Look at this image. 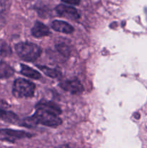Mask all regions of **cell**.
I'll return each instance as SVG.
<instances>
[{
	"mask_svg": "<svg viewBox=\"0 0 147 148\" xmlns=\"http://www.w3.org/2000/svg\"><path fill=\"white\" fill-rule=\"evenodd\" d=\"M62 121L59 115L50 110L37 108L35 114L33 116L25 118L20 123V126L32 128L37 124H43L50 127H57L61 124Z\"/></svg>",
	"mask_w": 147,
	"mask_h": 148,
	"instance_id": "6da1fadb",
	"label": "cell"
},
{
	"mask_svg": "<svg viewBox=\"0 0 147 148\" xmlns=\"http://www.w3.org/2000/svg\"><path fill=\"white\" fill-rule=\"evenodd\" d=\"M35 90V85L25 79L19 78L14 82L12 93L16 98H31Z\"/></svg>",
	"mask_w": 147,
	"mask_h": 148,
	"instance_id": "3957f363",
	"label": "cell"
},
{
	"mask_svg": "<svg viewBox=\"0 0 147 148\" xmlns=\"http://www.w3.org/2000/svg\"><path fill=\"white\" fill-rule=\"evenodd\" d=\"M51 27L56 31L66 34H70L74 31V27L70 24L61 20H54L52 22Z\"/></svg>",
	"mask_w": 147,
	"mask_h": 148,
	"instance_id": "9c48e42d",
	"label": "cell"
},
{
	"mask_svg": "<svg viewBox=\"0 0 147 148\" xmlns=\"http://www.w3.org/2000/svg\"><path fill=\"white\" fill-rule=\"evenodd\" d=\"M56 51L59 53V54L64 57L65 59H67L69 57L71 53V50L69 46L66 45L65 43H59L56 46Z\"/></svg>",
	"mask_w": 147,
	"mask_h": 148,
	"instance_id": "2e32d148",
	"label": "cell"
},
{
	"mask_svg": "<svg viewBox=\"0 0 147 148\" xmlns=\"http://www.w3.org/2000/svg\"><path fill=\"white\" fill-rule=\"evenodd\" d=\"M62 1L72 5H78L80 3V0H62Z\"/></svg>",
	"mask_w": 147,
	"mask_h": 148,
	"instance_id": "e0dca14e",
	"label": "cell"
},
{
	"mask_svg": "<svg viewBox=\"0 0 147 148\" xmlns=\"http://www.w3.org/2000/svg\"><path fill=\"white\" fill-rule=\"evenodd\" d=\"M0 119L5 122L11 123V124H16L20 121L19 117L14 113L1 109V108H0Z\"/></svg>",
	"mask_w": 147,
	"mask_h": 148,
	"instance_id": "30bf717a",
	"label": "cell"
},
{
	"mask_svg": "<svg viewBox=\"0 0 147 148\" xmlns=\"http://www.w3.org/2000/svg\"><path fill=\"white\" fill-rule=\"evenodd\" d=\"M37 67L48 77L51 78H60L61 77V72L56 69H51L46 66H37Z\"/></svg>",
	"mask_w": 147,
	"mask_h": 148,
	"instance_id": "5bb4252c",
	"label": "cell"
},
{
	"mask_svg": "<svg viewBox=\"0 0 147 148\" xmlns=\"http://www.w3.org/2000/svg\"><path fill=\"white\" fill-rule=\"evenodd\" d=\"M21 66V72L22 75H24V76L27 77H30L31 79H38L41 77V75L40 73H39L37 71L35 70L34 69H32L30 66H27L25 64H20Z\"/></svg>",
	"mask_w": 147,
	"mask_h": 148,
	"instance_id": "8fae6325",
	"label": "cell"
},
{
	"mask_svg": "<svg viewBox=\"0 0 147 148\" xmlns=\"http://www.w3.org/2000/svg\"><path fill=\"white\" fill-rule=\"evenodd\" d=\"M15 50L19 57L26 62H34L42 53L40 46L30 42H22L15 45Z\"/></svg>",
	"mask_w": 147,
	"mask_h": 148,
	"instance_id": "7a4b0ae2",
	"label": "cell"
},
{
	"mask_svg": "<svg viewBox=\"0 0 147 148\" xmlns=\"http://www.w3.org/2000/svg\"><path fill=\"white\" fill-rule=\"evenodd\" d=\"M60 86L65 91L71 92V94L78 95L84 91V87L80 81L77 79H73L71 80H66L61 82Z\"/></svg>",
	"mask_w": 147,
	"mask_h": 148,
	"instance_id": "8992f818",
	"label": "cell"
},
{
	"mask_svg": "<svg viewBox=\"0 0 147 148\" xmlns=\"http://www.w3.org/2000/svg\"><path fill=\"white\" fill-rule=\"evenodd\" d=\"M33 135L30 133L20 130H9V129L0 130V140L8 142V143H14L21 139L30 138Z\"/></svg>",
	"mask_w": 147,
	"mask_h": 148,
	"instance_id": "277c9868",
	"label": "cell"
},
{
	"mask_svg": "<svg viewBox=\"0 0 147 148\" xmlns=\"http://www.w3.org/2000/svg\"><path fill=\"white\" fill-rule=\"evenodd\" d=\"M11 54L12 49L10 45L4 40H0V59L10 56Z\"/></svg>",
	"mask_w": 147,
	"mask_h": 148,
	"instance_id": "9a60e30c",
	"label": "cell"
},
{
	"mask_svg": "<svg viewBox=\"0 0 147 148\" xmlns=\"http://www.w3.org/2000/svg\"><path fill=\"white\" fill-rule=\"evenodd\" d=\"M14 69L5 62L0 59V79L9 78L14 75Z\"/></svg>",
	"mask_w": 147,
	"mask_h": 148,
	"instance_id": "7c38bea8",
	"label": "cell"
},
{
	"mask_svg": "<svg viewBox=\"0 0 147 148\" xmlns=\"http://www.w3.org/2000/svg\"><path fill=\"white\" fill-rule=\"evenodd\" d=\"M32 35L35 38L46 37L50 34V30L46 25L40 22L37 21L31 30Z\"/></svg>",
	"mask_w": 147,
	"mask_h": 148,
	"instance_id": "52a82bcc",
	"label": "cell"
},
{
	"mask_svg": "<svg viewBox=\"0 0 147 148\" xmlns=\"http://www.w3.org/2000/svg\"><path fill=\"white\" fill-rule=\"evenodd\" d=\"M11 5V0H0V30L7 23V17L9 9Z\"/></svg>",
	"mask_w": 147,
	"mask_h": 148,
	"instance_id": "ba28073f",
	"label": "cell"
},
{
	"mask_svg": "<svg viewBox=\"0 0 147 148\" xmlns=\"http://www.w3.org/2000/svg\"><path fill=\"white\" fill-rule=\"evenodd\" d=\"M46 108V109L50 110V111H53L56 114H57L58 115L61 113V108L58 106L56 104H55L54 103L50 102V101H40V102L37 103V104L36 105V108Z\"/></svg>",
	"mask_w": 147,
	"mask_h": 148,
	"instance_id": "4fadbf2b",
	"label": "cell"
},
{
	"mask_svg": "<svg viewBox=\"0 0 147 148\" xmlns=\"http://www.w3.org/2000/svg\"><path fill=\"white\" fill-rule=\"evenodd\" d=\"M56 13L60 17L70 20H78L79 18V14L77 10L73 7L65 5V4H59L55 8Z\"/></svg>",
	"mask_w": 147,
	"mask_h": 148,
	"instance_id": "5b68a950",
	"label": "cell"
}]
</instances>
